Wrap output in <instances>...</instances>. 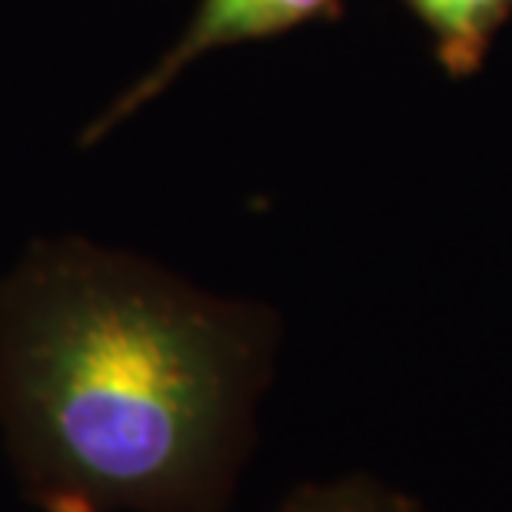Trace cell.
Wrapping results in <instances>:
<instances>
[{
    "instance_id": "obj_1",
    "label": "cell",
    "mask_w": 512,
    "mask_h": 512,
    "mask_svg": "<svg viewBox=\"0 0 512 512\" xmlns=\"http://www.w3.org/2000/svg\"><path fill=\"white\" fill-rule=\"evenodd\" d=\"M233 326L107 256L27 270L0 310V433L44 512H210L240 456Z\"/></svg>"
},
{
    "instance_id": "obj_2",
    "label": "cell",
    "mask_w": 512,
    "mask_h": 512,
    "mask_svg": "<svg viewBox=\"0 0 512 512\" xmlns=\"http://www.w3.org/2000/svg\"><path fill=\"white\" fill-rule=\"evenodd\" d=\"M323 4L326 0H203L187 40L173 57V67L210 47L263 37L280 27H290L296 20L316 14Z\"/></svg>"
},
{
    "instance_id": "obj_3",
    "label": "cell",
    "mask_w": 512,
    "mask_h": 512,
    "mask_svg": "<svg viewBox=\"0 0 512 512\" xmlns=\"http://www.w3.org/2000/svg\"><path fill=\"white\" fill-rule=\"evenodd\" d=\"M423 20L456 54H473L503 17L506 0H413Z\"/></svg>"
},
{
    "instance_id": "obj_4",
    "label": "cell",
    "mask_w": 512,
    "mask_h": 512,
    "mask_svg": "<svg viewBox=\"0 0 512 512\" xmlns=\"http://www.w3.org/2000/svg\"><path fill=\"white\" fill-rule=\"evenodd\" d=\"M280 512H409V509L403 506V499L386 493L376 483L340 479V483L303 489Z\"/></svg>"
}]
</instances>
